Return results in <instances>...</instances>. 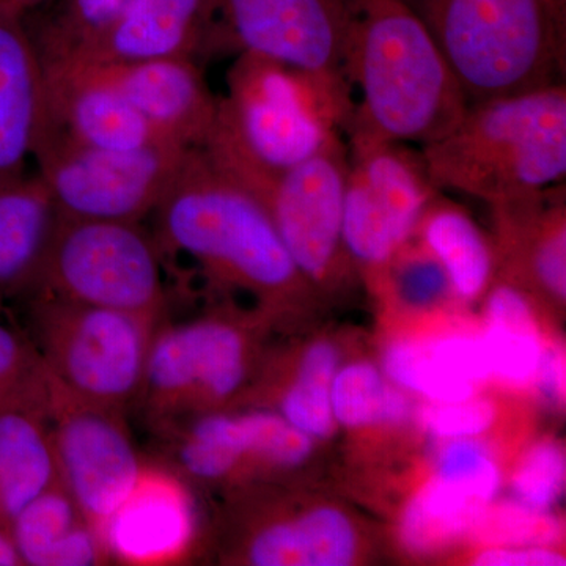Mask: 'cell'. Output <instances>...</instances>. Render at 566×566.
Returning a JSON list of instances; mask_svg holds the SVG:
<instances>
[{"instance_id":"cell-1","label":"cell","mask_w":566,"mask_h":566,"mask_svg":"<svg viewBox=\"0 0 566 566\" xmlns=\"http://www.w3.org/2000/svg\"><path fill=\"white\" fill-rule=\"evenodd\" d=\"M151 216L163 256H189L212 282L252 293L270 314L311 289L263 203L203 148L185 153Z\"/></svg>"},{"instance_id":"cell-2","label":"cell","mask_w":566,"mask_h":566,"mask_svg":"<svg viewBox=\"0 0 566 566\" xmlns=\"http://www.w3.org/2000/svg\"><path fill=\"white\" fill-rule=\"evenodd\" d=\"M344 73L360 95L345 132L356 128L422 148L444 137L469 106L408 0H349Z\"/></svg>"},{"instance_id":"cell-3","label":"cell","mask_w":566,"mask_h":566,"mask_svg":"<svg viewBox=\"0 0 566 566\" xmlns=\"http://www.w3.org/2000/svg\"><path fill=\"white\" fill-rule=\"evenodd\" d=\"M439 191H460L488 203L565 182L564 82L469 103L441 139L420 148Z\"/></svg>"},{"instance_id":"cell-4","label":"cell","mask_w":566,"mask_h":566,"mask_svg":"<svg viewBox=\"0 0 566 566\" xmlns=\"http://www.w3.org/2000/svg\"><path fill=\"white\" fill-rule=\"evenodd\" d=\"M219 95L203 150L282 172L345 136L354 109L348 85L262 55L238 54Z\"/></svg>"},{"instance_id":"cell-5","label":"cell","mask_w":566,"mask_h":566,"mask_svg":"<svg viewBox=\"0 0 566 566\" xmlns=\"http://www.w3.org/2000/svg\"><path fill=\"white\" fill-rule=\"evenodd\" d=\"M469 103L560 81L565 0H408Z\"/></svg>"},{"instance_id":"cell-6","label":"cell","mask_w":566,"mask_h":566,"mask_svg":"<svg viewBox=\"0 0 566 566\" xmlns=\"http://www.w3.org/2000/svg\"><path fill=\"white\" fill-rule=\"evenodd\" d=\"M17 307L24 315L22 329L59 385L125 415L136 406L163 322L44 293L31 294Z\"/></svg>"},{"instance_id":"cell-7","label":"cell","mask_w":566,"mask_h":566,"mask_svg":"<svg viewBox=\"0 0 566 566\" xmlns=\"http://www.w3.org/2000/svg\"><path fill=\"white\" fill-rule=\"evenodd\" d=\"M163 268L159 245L142 222L61 216L39 281L28 296L52 294L164 322L167 289Z\"/></svg>"},{"instance_id":"cell-8","label":"cell","mask_w":566,"mask_h":566,"mask_svg":"<svg viewBox=\"0 0 566 566\" xmlns=\"http://www.w3.org/2000/svg\"><path fill=\"white\" fill-rule=\"evenodd\" d=\"M251 331L223 315L159 324L136 406L155 430L221 411L251 374Z\"/></svg>"},{"instance_id":"cell-9","label":"cell","mask_w":566,"mask_h":566,"mask_svg":"<svg viewBox=\"0 0 566 566\" xmlns=\"http://www.w3.org/2000/svg\"><path fill=\"white\" fill-rule=\"evenodd\" d=\"M208 155L263 203L308 285H327L344 275L352 262L342 234L348 175L345 136L282 172Z\"/></svg>"},{"instance_id":"cell-10","label":"cell","mask_w":566,"mask_h":566,"mask_svg":"<svg viewBox=\"0 0 566 566\" xmlns=\"http://www.w3.org/2000/svg\"><path fill=\"white\" fill-rule=\"evenodd\" d=\"M348 175L342 234L353 263L385 270L415 237L439 191L419 147L352 128L345 132Z\"/></svg>"},{"instance_id":"cell-11","label":"cell","mask_w":566,"mask_h":566,"mask_svg":"<svg viewBox=\"0 0 566 566\" xmlns=\"http://www.w3.org/2000/svg\"><path fill=\"white\" fill-rule=\"evenodd\" d=\"M186 151L170 144L103 150L48 134L32 158L62 218L142 222L161 202Z\"/></svg>"},{"instance_id":"cell-12","label":"cell","mask_w":566,"mask_h":566,"mask_svg":"<svg viewBox=\"0 0 566 566\" xmlns=\"http://www.w3.org/2000/svg\"><path fill=\"white\" fill-rule=\"evenodd\" d=\"M48 420L62 485L104 546L112 516L132 493L145 464L126 415L82 400L52 378Z\"/></svg>"},{"instance_id":"cell-13","label":"cell","mask_w":566,"mask_h":566,"mask_svg":"<svg viewBox=\"0 0 566 566\" xmlns=\"http://www.w3.org/2000/svg\"><path fill=\"white\" fill-rule=\"evenodd\" d=\"M210 9L212 55L248 52L348 85L349 0H210Z\"/></svg>"},{"instance_id":"cell-14","label":"cell","mask_w":566,"mask_h":566,"mask_svg":"<svg viewBox=\"0 0 566 566\" xmlns=\"http://www.w3.org/2000/svg\"><path fill=\"white\" fill-rule=\"evenodd\" d=\"M43 65L46 120L40 140L48 134H55L74 144L103 150H136L169 144L155 133L98 66L76 61H43Z\"/></svg>"},{"instance_id":"cell-15","label":"cell","mask_w":566,"mask_h":566,"mask_svg":"<svg viewBox=\"0 0 566 566\" xmlns=\"http://www.w3.org/2000/svg\"><path fill=\"white\" fill-rule=\"evenodd\" d=\"M197 535L196 505L188 480L148 463L132 493L112 516L104 546L109 560L125 565L180 564Z\"/></svg>"},{"instance_id":"cell-16","label":"cell","mask_w":566,"mask_h":566,"mask_svg":"<svg viewBox=\"0 0 566 566\" xmlns=\"http://www.w3.org/2000/svg\"><path fill=\"white\" fill-rule=\"evenodd\" d=\"M212 55L210 0H133L98 33L54 61L120 65ZM44 61V62H54Z\"/></svg>"},{"instance_id":"cell-17","label":"cell","mask_w":566,"mask_h":566,"mask_svg":"<svg viewBox=\"0 0 566 566\" xmlns=\"http://www.w3.org/2000/svg\"><path fill=\"white\" fill-rule=\"evenodd\" d=\"M92 65L102 70L163 140L186 150L207 145L218 117L219 95L211 92L199 62L156 59Z\"/></svg>"},{"instance_id":"cell-18","label":"cell","mask_w":566,"mask_h":566,"mask_svg":"<svg viewBox=\"0 0 566 566\" xmlns=\"http://www.w3.org/2000/svg\"><path fill=\"white\" fill-rule=\"evenodd\" d=\"M46 120V73L25 14L0 0V185L25 175Z\"/></svg>"},{"instance_id":"cell-19","label":"cell","mask_w":566,"mask_h":566,"mask_svg":"<svg viewBox=\"0 0 566 566\" xmlns=\"http://www.w3.org/2000/svg\"><path fill=\"white\" fill-rule=\"evenodd\" d=\"M59 219L39 175L0 185V319L9 318L39 281Z\"/></svg>"},{"instance_id":"cell-20","label":"cell","mask_w":566,"mask_h":566,"mask_svg":"<svg viewBox=\"0 0 566 566\" xmlns=\"http://www.w3.org/2000/svg\"><path fill=\"white\" fill-rule=\"evenodd\" d=\"M233 551L255 566H345L356 557L357 535L344 513L315 509L253 521Z\"/></svg>"},{"instance_id":"cell-21","label":"cell","mask_w":566,"mask_h":566,"mask_svg":"<svg viewBox=\"0 0 566 566\" xmlns=\"http://www.w3.org/2000/svg\"><path fill=\"white\" fill-rule=\"evenodd\" d=\"M22 566H91L109 562L98 536L62 482L17 516L10 528Z\"/></svg>"},{"instance_id":"cell-22","label":"cell","mask_w":566,"mask_h":566,"mask_svg":"<svg viewBox=\"0 0 566 566\" xmlns=\"http://www.w3.org/2000/svg\"><path fill=\"white\" fill-rule=\"evenodd\" d=\"M57 482L48 417L0 409V528L10 534L22 510Z\"/></svg>"},{"instance_id":"cell-23","label":"cell","mask_w":566,"mask_h":566,"mask_svg":"<svg viewBox=\"0 0 566 566\" xmlns=\"http://www.w3.org/2000/svg\"><path fill=\"white\" fill-rule=\"evenodd\" d=\"M416 233L422 248L441 264L458 296L474 300L485 292L494 273L493 251L485 233L463 208L446 199L442 191L436 192Z\"/></svg>"},{"instance_id":"cell-24","label":"cell","mask_w":566,"mask_h":566,"mask_svg":"<svg viewBox=\"0 0 566 566\" xmlns=\"http://www.w3.org/2000/svg\"><path fill=\"white\" fill-rule=\"evenodd\" d=\"M488 329L483 335L491 371L513 385L535 378L543 345L531 305L516 286H495L488 301Z\"/></svg>"},{"instance_id":"cell-25","label":"cell","mask_w":566,"mask_h":566,"mask_svg":"<svg viewBox=\"0 0 566 566\" xmlns=\"http://www.w3.org/2000/svg\"><path fill=\"white\" fill-rule=\"evenodd\" d=\"M486 506L465 488L434 475L406 510L401 538L412 551L433 553L472 532Z\"/></svg>"},{"instance_id":"cell-26","label":"cell","mask_w":566,"mask_h":566,"mask_svg":"<svg viewBox=\"0 0 566 566\" xmlns=\"http://www.w3.org/2000/svg\"><path fill=\"white\" fill-rule=\"evenodd\" d=\"M337 374V352L326 342L308 346L296 371L279 397V409L308 438H326L334 431L335 417L331 390Z\"/></svg>"},{"instance_id":"cell-27","label":"cell","mask_w":566,"mask_h":566,"mask_svg":"<svg viewBox=\"0 0 566 566\" xmlns=\"http://www.w3.org/2000/svg\"><path fill=\"white\" fill-rule=\"evenodd\" d=\"M331 400L335 422L352 428L401 422L411 409L405 395L389 385L378 368L364 363L335 374Z\"/></svg>"},{"instance_id":"cell-28","label":"cell","mask_w":566,"mask_h":566,"mask_svg":"<svg viewBox=\"0 0 566 566\" xmlns=\"http://www.w3.org/2000/svg\"><path fill=\"white\" fill-rule=\"evenodd\" d=\"M52 376L22 327L0 319V409L48 417Z\"/></svg>"},{"instance_id":"cell-29","label":"cell","mask_w":566,"mask_h":566,"mask_svg":"<svg viewBox=\"0 0 566 566\" xmlns=\"http://www.w3.org/2000/svg\"><path fill=\"white\" fill-rule=\"evenodd\" d=\"M133 0H61L50 14L28 22L43 61L65 57L102 31Z\"/></svg>"},{"instance_id":"cell-30","label":"cell","mask_w":566,"mask_h":566,"mask_svg":"<svg viewBox=\"0 0 566 566\" xmlns=\"http://www.w3.org/2000/svg\"><path fill=\"white\" fill-rule=\"evenodd\" d=\"M385 371L395 386L439 403L468 400L475 394V386L457 379L434 359L428 342H397L389 346L385 354Z\"/></svg>"},{"instance_id":"cell-31","label":"cell","mask_w":566,"mask_h":566,"mask_svg":"<svg viewBox=\"0 0 566 566\" xmlns=\"http://www.w3.org/2000/svg\"><path fill=\"white\" fill-rule=\"evenodd\" d=\"M472 531L493 547L546 546L560 536L557 521L545 512L515 504L486 506Z\"/></svg>"},{"instance_id":"cell-32","label":"cell","mask_w":566,"mask_h":566,"mask_svg":"<svg viewBox=\"0 0 566 566\" xmlns=\"http://www.w3.org/2000/svg\"><path fill=\"white\" fill-rule=\"evenodd\" d=\"M565 465L564 450L556 442L536 444L513 479V490L523 505L546 512L556 504L565 486Z\"/></svg>"},{"instance_id":"cell-33","label":"cell","mask_w":566,"mask_h":566,"mask_svg":"<svg viewBox=\"0 0 566 566\" xmlns=\"http://www.w3.org/2000/svg\"><path fill=\"white\" fill-rule=\"evenodd\" d=\"M436 475L458 483L476 497L491 504L499 488L497 465L488 455L485 447L469 438L452 439L441 450Z\"/></svg>"},{"instance_id":"cell-34","label":"cell","mask_w":566,"mask_h":566,"mask_svg":"<svg viewBox=\"0 0 566 566\" xmlns=\"http://www.w3.org/2000/svg\"><path fill=\"white\" fill-rule=\"evenodd\" d=\"M385 270L390 271L401 300L417 307L433 304L452 290L441 264L423 248L409 252L406 243Z\"/></svg>"},{"instance_id":"cell-35","label":"cell","mask_w":566,"mask_h":566,"mask_svg":"<svg viewBox=\"0 0 566 566\" xmlns=\"http://www.w3.org/2000/svg\"><path fill=\"white\" fill-rule=\"evenodd\" d=\"M495 406L491 401H431L420 411V423L424 430L442 439H463L485 433L494 423Z\"/></svg>"},{"instance_id":"cell-36","label":"cell","mask_w":566,"mask_h":566,"mask_svg":"<svg viewBox=\"0 0 566 566\" xmlns=\"http://www.w3.org/2000/svg\"><path fill=\"white\" fill-rule=\"evenodd\" d=\"M434 359L461 381L476 386L493 375L482 337L452 335L428 342Z\"/></svg>"},{"instance_id":"cell-37","label":"cell","mask_w":566,"mask_h":566,"mask_svg":"<svg viewBox=\"0 0 566 566\" xmlns=\"http://www.w3.org/2000/svg\"><path fill=\"white\" fill-rule=\"evenodd\" d=\"M480 566H560L565 557L546 546H501L483 551L475 558Z\"/></svg>"},{"instance_id":"cell-38","label":"cell","mask_w":566,"mask_h":566,"mask_svg":"<svg viewBox=\"0 0 566 566\" xmlns=\"http://www.w3.org/2000/svg\"><path fill=\"white\" fill-rule=\"evenodd\" d=\"M565 356L560 348L543 349L536 378L539 389L551 401L560 403L565 397Z\"/></svg>"},{"instance_id":"cell-39","label":"cell","mask_w":566,"mask_h":566,"mask_svg":"<svg viewBox=\"0 0 566 566\" xmlns=\"http://www.w3.org/2000/svg\"><path fill=\"white\" fill-rule=\"evenodd\" d=\"M14 10L20 11L22 14L32 13L33 10H39L41 6L50 2V0H6Z\"/></svg>"}]
</instances>
